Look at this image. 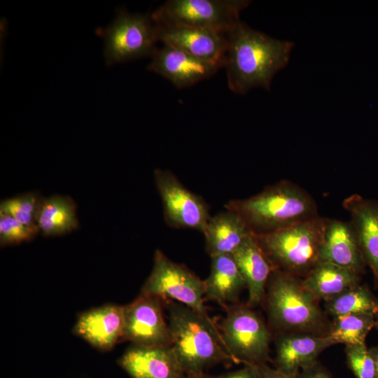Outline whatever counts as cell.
Segmentation results:
<instances>
[{
  "mask_svg": "<svg viewBox=\"0 0 378 378\" xmlns=\"http://www.w3.org/2000/svg\"><path fill=\"white\" fill-rule=\"evenodd\" d=\"M185 378H217V377L211 376L209 374H206L204 372H198V373L187 374Z\"/></svg>",
  "mask_w": 378,
  "mask_h": 378,
  "instance_id": "obj_33",
  "label": "cell"
},
{
  "mask_svg": "<svg viewBox=\"0 0 378 378\" xmlns=\"http://www.w3.org/2000/svg\"><path fill=\"white\" fill-rule=\"evenodd\" d=\"M302 281L313 297L326 302L360 284V275L347 268L319 261Z\"/></svg>",
  "mask_w": 378,
  "mask_h": 378,
  "instance_id": "obj_22",
  "label": "cell"
},
{
  "mask_svg": "<svg viewBox=\"0 0 378 378\" xmlns=\"http://www.w3.org/2000/svg\"><path fill=\"white\" fill-rule=\"evenodd\" d=\"M217 378H263L260 366L245 365L243 368L226 373Z\"/></svg>",
  "mask_w": 378,
  "mask_h": 378,
  "instance_id": "obj_29",
  "label": "cell"
},
{
  "mask_svg": "<svg viewBox=\"0 0 378 378\" xmlns=\"http://www.w3.org/2000/svg\"><path fill=\"white\" fill-rule=\"evenodd\" d=\"M346 363L356 378H377L374 358L365 343L346 345Z\"/></svg>",
  "mask_w": 378,
  "mask_h": 378,
  "instance_id": "obj_27",
  "label": "cell"
},
{
  "mask_svg": "<svg viewBox=\"0 0 378 378\" xmlns=\"http://www.w3.org/2000/svg\"><path fill=\"white\" fill-rule=\"evenodd\" d=\"M124 328V307L106 304L80 314L74 332L95 348L109 351L123 340Z\"/></svg>",
  "mask_w": 378,
  "mask_h": 378,
  "instance_id": "obj_15",
  "label": "cell"
},
{
  "mask_svg": "<svg viewBox=\"0 0 378 378\" xmlns=\"http://www.w3.org/2000/svg\"><path fill=\"white\" fill-rule=\"evenodd\" d=\"M131 378H185L183 370L172 347L133 345L118 360Z\"/></svg>",
  "mask_w": 378,
  "mask_h": 378,
  "instance_id": "obj_14",
  "label": "cell"
},
{
  "mask_svg": "<svg viewBox=\"0 0 378 378\" xmlns=\"http://www.w3.org/2000/svg\"><path fill=\"white\" fill-rule=\"evenodd\" d=\"M154 181L162 202L166 223L174 228H190L202 232L211 218L204 199L189 190L169 170L156 169Z\"/></svg>",
  "mask_w": 378,
  "mask_h": 378,
  "instance_id": "obj_10",
  "label": "cell"
},
{
  "mask_svg": "<svg viewBox=\"0 0 378 378\" xmlns=\"http://www.w3.org/2000/svg\"><path fill=\"white\" fill-rule=\"evenodd\" d=\"M333 344L328 335L280 333L276 341V368L299 374L301 370L316 363L321 353Z\"/></svg>",
  "mask_w": 378,
  "mask_h": 378,
  "instance_id": "obj_17",
  "label": "cell"
},
{
  "mask_svg": "<svg viewBox=\"0 0 378 378\" xmlns=\"http://www.w3.org/2000/svg\"><path fill=\"white\" fill-rule=\"evenodd\" d=\"M43 199L33 191L5 199L0 203V215L11 216L26 225H36Z\"/></svg>",
  "mask_w": 378,
  "mask_h": 378,
  "instance_id": "obj_26",
  "label": "cell"
},
{
  "mask_svg": "<svg viewBox=\"0 0 378 378\" xmlns=\"http://www.w3.org/2000/svg\"><path fill=\"white\" fill-rule=\"evenodd\" d=\"M298 378H332L328 371L318 362L299 372Z\"/></svg>",
  "mask_w": 378,
  "mask_h": 378,
  "instance_id": "obj_30",
  "label": "cell"
},
{
  "mask_svg": "<svg viewBox=\"0 0 378 378\" xmlns=\"http://www.w3.org/2000/svg\"><path fill=\"white\" fill-rule=\"evenodd\" d=\"M36 225L44 236H59L73 232L79 225L77 206L68 195L43 197Z\"/></svg>",
  "mask_w": 378,
  "mask_h": 378,
  "instance_id": "obj_23",
  "label": "cell"
},
{
  "mask_svg": "<svg viewBox=\"0 0 378 378\" xmlns=\"http://www.w3.org/2000/svg\"><path fill=\"white\" fill-rule=\"evenodd\" d=\"M376 316L370 314H351L335 317L327 335L334 344L353 345L365 343L375 328Z\"/></svg>",
  "mask_w": 378,
  "mask_h": 378,
  "instance_id": "obj_25",
  "label": "cell"
},
{
  "mask_svg": "<svg viewBox=\"0 0 378 378\" xmlns=\"http://www.w3.org/2000/svg\"><path fill=\"white\" fill-rule=\"evenodd\" d=\"M326 309L333 318L351 314L378 315V298L369 287L358 284L326 301Z\"/></svg>",
  "mask_w": 378,
  "mask_h": 378,
  "instance_id": "obj_24",
  "label": "cell"
},
{
  "mask_svg": "<svg viewBox=\"0 0 378 378\" xmlns=\"http://www.w3.org/2000/svg\"><path fill=\"white\" fill-rule=\"evenodd\" d=\"M211 271L204 282V299L214 301L225 308L237 303L245 281L232 254L211 258Z\"/></svg>",
  "mask_w": 378,
  "mask_h": 378,
  "instance_id": "obj_20",
  "label": "cell"
},
{
  "mask_svg": "<svg viewBox=\"0 0 378 378\" xmlns=\"http://www.w3.org/2000/svg\"><path fill=\"white\" fill-rule=\"evenodd\" d=\"M245 0H169L151 13L158 22L179 24L227 34L240 20Z\"/></svg>",
  "mask_w": 378,
  "mask_h": 378,
  "instance_id": "obj_9",
  "label": "cell"
},
{
  "mask_svg": "<svg viewBox=\"0 0 378 378\" xmlns=\"http://www.w3.org/2000/svg\"><path fill=\"white\" fill-rule=\"evenodd\" d=\"M248 292L247 305L254 307L264 299L268 279L274 267L253 234L232 253Z\"/></svg>",
  "mask_w": 378,
  "mask_h": 378,
  "instance_id": "obj_19",
  "label": "cell"
},
{
  "mask_svg": "<svg viewBox=\"0 0 378 378\" xmlns=\"http://www.w3.org/2000/svg\"><path fill=\"white\" fill-rule=\"evenodd\" d=\"M218 326L223 344L236 363L261 366L270 360L271 334L261 317L246 304L225 308Z\"/></svg>",
  "mask_w": 378,
  "mask_h": 378,
  "instance_id": "obj_6",
  "label": "cell"
},
{
  "mask_svg": "<svg viewBox=\"0 0 378 378\" xmlns=\"http://www.w3.org/2000/svg\"><path fill=\"white\" fill-rule=\"evenodd\" d=\"M168 309L171 346L186 374L220 363H234L211 319L179 302H169Z\"/></svg>",
  "mask_w": 378,
  "mask_h": 378,
  "instance_id": "obj_3",
  "label": "cell"
},
{
  "mask_svg": "<svg viewBox=\"0 0 378 378\" xmlns=\"http://www.w3.org/2000/svg\"><path fill=\"white\" fill-rule=\"evenodd\" d=\"M155 22L158 41L199 58L225 64L228 44L226 34L179 24Z\"/></svg>",
  "mask_w": 378,
  "mask_h": 378,
  "instance_id": "obj_13",
  "label": "cell"
},
{
  "mask_svg": "<svg viewBox=\"0 0 378 378\" xmlns=\"http://www.w3.org/2000/svg\"><path fill=\"white\" fill-rule=\"evenodd\" d=\"M263 378H298V374L285 372L277 368H272L267 364L260 366Z\"/></svg>",
  "mask_w": 378,
  "mask_h": 378,
  "instance_id": "obj_31",
  "label": "cell"
},
{
  "mask_svg": "<svg viewBox=\"0 0 378 378\" xmlns=\"http://www.w3.org/2000/svg\"><path fill=\"white\" fill-rule=\"evenodd\" d=\"M96 33L104 41L106 64L112 65L153 55L158 41L151 13H130L119 10L112 23Z\"/></svg>",
  "mask_w": 378,
  "mask_h": 378,
  "instance_id": "obj_7",
  "label": "cell"
},
{
  "mask_svg": "<svg viewBox=\"0 0 378 378\" xmlns=\"http://www.w3.org/2000/svg\"><path fill=\"white\" fill-rule=\"evenodd\" d=\"M40 230L37 225H26L11 216L0 215V244H19L34 239Z\"/></svg>",
  "mask_w": 378,
  "mask_h": 378,
  "instance_id": "obj_28",
  "label": "cell"
},
{
  "mask_svg": "<svg viewBox=\"0 0 378 378\" xmlns=\"http://www.w3.org/2000/svg\"><path fill=\"white\" fill-rule=\"evenodd\" d=\"M153 267L141 293L166 301L173 299L209 316L204 302V282L183 264L176 263L160 249L154 254Z\"/></svg>",
  "mask_w": 378,
  "mask_h": 378,
  "instance_id": "obj_8",
  "label": "cell"
},
{
  "mask_svg": "<svg viewBox=\"0 0 378 378\" xmlns=\"http://www.w3.org/2000/svg\"><path fill=\"white\" fill-rule=\"evenodd\" d=\"M375 328L378 329V315L376 316V326Z\"/></svg>",
  "mask_w": 378,
  "mask_h": 378,
  "instance_id": "obj_34",
  "label": "cell"
},
{
  "mask_svg": "<svg viewBox=\"0 0 378 378\" xmlns=\"http://www.w3.org/2000/svg\"><path fill=\"white\" fill-rule=\"evenodd\" d=\"M328 218L319 216L274 232L253 235L274 269L304 278L320 261Z\"/></svg>",
  "mask_w": 378,
  "mask_h": 378,
  "instance_id": "obj_5",
  "label": "cell"
},
{
  "mask_svg": "<svg viewBox=\"0 0 378 378\" xmlns=\"http://www.w3.org/2000/svg\"><path fill=\"white\" fill-rule=\"evenodd\" d=\"M226 34L229 88L241 94L258 87L269 90L274 75L288 64L294 43L271 37L241 20Z\"/></svg>",
  "mask_w": 378,
  "mask_h": 378,
  "instance_id": "obj_1",
  "label": "cell"
},
{
  "mask_svg": "<svg viewBox=\"0 0 378 378\" xmlns=\"http://www.w3.org/2000/svg\"><path fill=\"white\" fill-rule=\"evenodd\" d=\"M264 299L269 320L281 333L328 334L330 324L318 300L304 288L300 277L274 269Z\"/></svg>",
  "mask_w": 378,
  "mask_h": 378,
  "instance_id": "obj_4",
  "label": "cell"
},
{
  "mask_svg": "<svg viewBox=\"0 0 378 378\" xmlns=\"http://www.w3.org/2000/svg\"><path fill=\"white\" fill-rule=\"evenodd\" d=\"M202 233L211 258L232 254L253 234L237 214L227 209L211 216Z\"/></svg>",
  "mask_w": 378,
  "mask_h": 378,
  "instance_id": "obj_21",
  "label": "cell"
},
{
  "mask_svg": "<svg viewBox=\"0 0 378 378\" xmlns=\"http://www.w3.org/2000/svg\"><path fill=\"white\" fill-rule=\"evenodd\" d=\"M370 351L374 358L376 365L377 374L378 378V345L370 348Z\"/></svg>",
  "mask_w": 378,
  "mask_h": 378,
  "instance_id": "obj_32",
  "label": "cell"
},
{
  "mask_svg": "<svg viewBox=\"0 0 378 378\" xmlns=\"http://www.w3.org/2000/svg\"><path fill=\"white\" fill-rule=\"evenodd\" d=\"M320 261L330 262L363 274L367 267L350 220L328 218Z\"/></svg>",
  "mask_w": 378,
  "mask_h": 378,
  "instance_id": "obj_16",
  "label": "cell"
},
{
  "mask_svg": "<svg viewBox=\"0 0 378 378\" xmlns=\"http://www.w3.org/2000/svg\"><path fill=\"white\" fill-rule=\"evenodd\" d=\"M356 231L360 250L378 285V200L352 194L342 202Z\"/></svg>",
  "mask_w": 378,
  "mask_h": 378,
  "instance_id": "obj_18",
  "label": "cell"
},
{
  "mask_svg": "<svg viewBox=\"0 0 378 378\" xmlns=\"http://www.w3.org/2000/svg\"><path fill=\"white\" fill-rule=\"evenodd\" d=\"M223 66V62L203 59L164 44L155 50L147 69L181 89L211 77Z\"/></svg>",
  "mask_w": 378,
  "mask_h": 378,
  "instance_id": "obj_12",
  "label": "cell"
},
{
  "mask_svg": "<svg viewBox=\"0 0 378 378\" xmlns=\"http://www.w3.org/2000/svg\"><path fill=\"white\" fill-rule=\"evenodd\" d=\"M164 302L159 298L140 293L123 306V340L141 346H170L171 334L164 316Z\"/></svg>",
  "mask_w": 378,
  "mask_h": 378,
  "instance_id": "obj_11",
  "label": "cell"
},
{
  "mask_svg": "<svg viewBox=\"0 0 378 378\" xmlns=\"http://www.w3.org/2000/svg\"><path fill=\"white\" fill-rule=\"evenodd\" d=\"M254 234H267L319 216L313 197L298 185L283 180L251 197L228 202Z\"/></svg>",
  "mask_w": 378,
  "mask_h": 378,
  "instance_id": "obj_2",
  "label": "cell"
}]
</instances>
